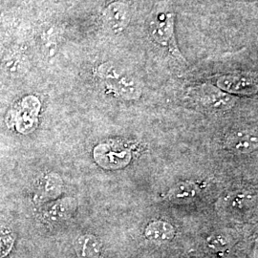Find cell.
Listing matches in <instances>:
<instances>
[{"instance_id":"cell-1","label":"cell","mask_w":258,"mask_h":258,"mask_svg":"<svg viewBox=\"0 0 258 258\" xmlns=\"http://www.w3.org/2000/svg\"><path fill=\"white\" fill-rule=\"evenodd\" d=\"M148 35L160 46L171 55L184 60L175 37V13L168 0L161 1L154 6L148 18Z\"/></svg>"},{"instance_id":"cell-2","label":"cell","mask_w":258,"mask_h":258,"mask_svg":"<svg viewBox=\"0 0 258 258\" xmlns=\"http://www.w3.org/2000/svg\"><path fill=\"white\" fill-rule=\"evenodd\" d=\"M99 75L108 88L125 100H137L142 95L138 80L125 70L111 62L99 67Z\"/></svg>"},{"instance_id":"cell-3","label":"cell","mask_w":258,"mask_h":258,"mask_svg":"<svg viewBox=\"0 0 258 258\" xmlns=\"http://www.w3.org/2000/svg\"><path fill=\"white\" fill-rule=\"evenodd\" d=\"M191 96L199 104L210 110H229L235 103L233 96L212 84H202L194 87Z\"/></svg>"},{"instance_id":"cell-4","label":"cell","mask_w":258,"mask_h":258,"mask_svg":"<svg viewBox=\"0 0 258 258\" xmlns=\"http://www.w3.org/2000/svg\"><path fill=\"white\" fill-rule=\"evenodd\" d=\"M93 157L99 166L114 170L127 166L131 160V153L126 148L101 144L94 149Z\"/></svg>"},{"instance_id":"cell-5","label":"cell","mask_w":258,"mask_h":258,"mask_svg":"<svg viewBox=\"0 0 258 258\" xmlns=\"http://www.w3.org/2000/svg\"><path fill=\"white\" fill-rule=\"evenodd\" d=\"M216 86L228 94L253 95L257 91V82L253 75L249 73H231L223 75L216 81Z\"/></svg>"},{"instance_id":"cell-6","label":"cell","mask_w":258,"mask_h":258,"mask_svg":"<svg viewBox=\"0 0 258 258\" xmlns=\"http://www.w3.org/2000/svg\"><path fill=\"white\" fill-rule=\"evenodd\" d=\"M39 108L40 103L37 98H25L16 115V128L19 133L27 134L37 127Z\"/></svg>"},{"instance_id":"cell-7","label":"cell","mask_w":258,"mask_h":258,"mask_svg":"<svg viewBox=\"0 0 258 258\" xmlns=\"http://www.w3.org/2000/svg\"><path fill=\"white\" fill-rule=\"evenodd\" d=\"M103 21L114 33H120L127 27L130 21L128 7L120 1L109 4L103 11Z\"/></svg>"},{"instance_id":"cell-8","label":"cell","mask_w":258,"mask_h":258,"mask_svg":"<svg viewBox=\"0 0 258 258\" xmlns=\"http://www.w3.org/2000/svg\"><path fill=\"white\" fill-rule=\"evenodd\" d=\"M257 133L255 130L240 129L228 136L226 146L234 153L248 154L257 148Z\"/></svg>"},{"instance_id":"cell-9","label":"cell","mask_w":258,"mask_h":258,"mask_svg":"<svg viewBox=\"0 0 258 258\" xmlns=\"http://www.w3.org/2000/svg\"><path fill=\"white\" fill-rule=\"evenodd\" d=\"M255 204L256 200L252 194L235 192L223 198L219 203V207L226 213L239 216L249 212Z\"/></svg>"},{"instance_id":"cell-10","label":"cell","mask_w":258,"mask_h":258,"mask_svg":"<svg viewBox=\"0 0 258 258\" xmlns=\"http://www.w3.org/2000/svg\"><path fill=\"white\" fill-rule=\"evenodd\" d=\"M78 203L74 198L65 197L47 207L43 217L49 223H58L69 218L77 210Z\"/></svg>"},{"instance_id":"cell-11","label":"cell","mask_w":258,"mask_h":258,"mask_svg":"<svg viewBox=\"0 0 258 258\" xmlns=\"http://www.w3.org/2000/svg\"><path fill=\"white\" fill-rule=\"evenodd\" d=\"M199 187L197 184L189 181L180 182L176 184L168 192V198L172 203L185 205L191 203L199 194Z\"/></svg>"},{"instance_id":"cell-12","label":"cell","mask_w":258,"mask_h":258,"mask_svg":"<svg viewBox=\"0 0 258 258\" xmlns=\"http://www.w3.org/2000/svg\"><path fill=\"white\" fill-rule=\"evenodd\" d=\"M145 235L149 241L154 243H166L173 239L175 235L174 227L166 221H154L146 228Z\"/></svg>"},{"instance_id":"cell-13","label":"cell","mask_w":258,"mask_h":258,"mask_svg":"<svg viewBox=\"0 0 258 258\" xmlns=\"http://www.w3.org/2000/svg\"><path fill=\"white\" fill-rule=\"evenodd\" d=\"M75 249L79 258H99L102 244L96 236L85 234L76 240Z\"/></svg>"},{"instance_id":"cell-14","label":"cell","mask_w":258,"mask_h":258,"mask_svg":"<svg viewBox=\"0 0 258 258\" xmlns=\"http://www.w3.org/2000/svg\"><path fill=\"white\" fill-rule=\"evenodd\" d=\"M62 190V180L55 173L44 176L37 184V194L43 199H55Z\"/></svg>"},{"instance_id":"cell-15","label":"cell","mask_w":258,"mask_h":258,"mask_svg":"<svg viewBox=\"0 0 258 258\" xmlns=\"http://www.w3.org/2000/svg\"><path fill=\"white\" fill-rule=\"evenodd\" d=\"M207 244L209 248L214 250H223L228 249L232 244V237L231 233L227 231H216L208 238Z\"/></svg>"},{"instance_id":"cell-16","label":"cell","mask_w":258,"mask_h":258,"mask_svg":"<svg viewBox=\"0 0 258 258\" xmlns=\"http://www.w3.org/2000/svg\"><path fill=\"white\" fill-rule=\"evenodd\" d=\"M15 238L10 230L0 227V258L8 255L14 246Z\"/></svg>"}]
</instances>
